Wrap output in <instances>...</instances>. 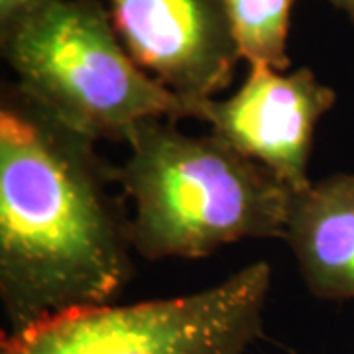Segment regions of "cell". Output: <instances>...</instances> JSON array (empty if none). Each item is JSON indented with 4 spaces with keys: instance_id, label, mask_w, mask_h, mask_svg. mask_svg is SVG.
Listing matches in <instances>:
<instances>
[{
    "instance_id": "30bf717a",
    "label": "cell",
    "mask_w": 354,
    "mask_h": 354,
    "mask_svg": "<svg viewBox=\"0 0 354 354\" xmlns=\"http://www.w3.org/2000/svg\"><path fill=\"white\" fill-rule=\"evenodd\" d=\"M335 8H339L344 14H348L354 20V0H329Z\"/></svg>"
},
{
    "instance_id": "5b68a950",
    "label": "cell",
    "mask_w": 354,
    "mask_h": 354,
    "mask_svg": "<svg viewBox=\"0 0 354 354\" xmlns=\"http://www.w3.org/2000/svg\"><path fill=\"white\" fill-rule=\"evenodd\" d=\"M337 102V93L309 67L283 73L262 64L228 99L193 104L191 118L207 122L213 134L262 164L291 191L305 189L319 120Z\"/></svg>"
},
{
    "instance_id": "52a82bcc",
    "label": "cell",
    "mask_w": 354,
    "mask_h": 354,
    "mask_svg": "<svg viewBox=\"0 0 354 354\" xmlns=\"http://www.w3.org/2000/svg\"><path fill=\"white\" fill-rule=\"evenodd\" d=\"M283 241L311 295L354 301V174L291 191Z\"/></svg>"
},
{
    "instance_id": "277c9868",
    "label": "cell",
    "mask_w": 354,
    "mask_h": 354,
    "mask_svg": "<svg viewBox=\"0 0 354 354\" xmlns=\"http://www.w3.org/2000/svg\"><path fill=\"white\" fill-rule=\"evenodd\" d=\"M272 268H241L207 290L95 305L4 333L0 354H246L264 330Z\"/></svg>"
},
{
    "instance_id": "3957f363",
    "label": "cell",
    "mask_w": 354,
    "mask_h": 354,
    "mask_svg": "<svg viewBox=\"0 0 354 354\" xmlns=\"http://www.w3.org/2000/svg\"><path fill=\"white\" fill-rule=\"evenodd\" d=\"M18 87L93 140L127 144L148 118H191V104L148 75L128 53L97 0H50L0 30Z\"/></svg>"
},
{
    "instance_id": "8992f818",
    "label": "cell",
    "mask_w": 354,
    "mask_h": 354,
    "mask_svg": "<svg viewBox=\"0 0 354 354\" xmlns=\"http://www.w3.org/2000/svg\"><path fill=\"white\" fill-rule=\"evenodd\" d=\"M118 38L160 85L193 104L230 85L241 53L223 0H109Z\"/></svg>"
},
{
    "instance_id": "6da1fadb",
    "label": "cell",
    "mask_w": 354,
    "mask_h": 354,
    "mask_svg": "<svg viewBox=\"0 0 354 354\" xmlns=\"http://www.w3.org/2000/svg\"><path fill=\"white\" fill-rule=\"evenodd\" d=\"M18 83L0 95V299L8 333L113 304L132 278L114 167Z\"/></svg>"
},
{
    "instance_id": "ba28073f",
    "label": "cell",
    "mask_w": 354,
    "mask_h": 354,
    "mask_svg": "<svg viewBox=\"0 0 354 354\" xmlns=\"http://www.w3.org/2000/svg\"><path fill=\"white\" fill-rule=\"evenodd\" d=\"M241 59L286 71L290 67L293 0H223Z\"/></svg>"
},
{
    "instance_id": "9c48e42d",
    "label": "cell",
    "mask_w": 354,
    "mask_h": 354,
    "mask_svg": "<svg viewBox=\"0 0 354 354\" xmlns=\"http://www.w3.org/2000/svg\"><path fill=\"white\" fill-rule=\"evenodd\" d=\"M46 2L50 0H0V30L10 28Z\"/></svg>"
},
{
    "instance_id": "7a4b0ae2",
    "label": "cell",
    "mask_w": 354,
    "mask_h": 354,
    "mask_svg": "<svg viewBox=\"0 0 354 354\" xmlns=\"http://www.w3.org/2000/svg\"><path fill=\"white\" fill-rule=\"evenodd\" d=\"M114 181L134 205L130 236L148 260L203 258L246 239H283L291 189L216 134L142 120Z\"/></svg>"
}]
</instances>
